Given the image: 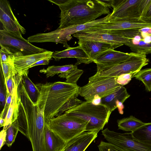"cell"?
<instances>
[{"mask_svg":"<svg viewBox=\"0 0 151 151\" xmlns=\"http://www.w3.org/2000/svg\"><path fill=\"white\" fill-rule=\"evenodd\" d=\"M134 77L143 83L147 91H151V68L140 70Z\"/></svg>","mask_w":151,"mask_h":151,"instance_id":"83f0119b","label":"cell"},{"mask_svg":"<svg viewBox=\"0 0 151 151\" xmlns=\"http://www.w3.org/2000/svg\"><path fill=\"white\" fill-rule=\"evenodd\" d=\"M83 71L78 68L69 72L60 74L59 76L60 78H65V82L69 83L77 84V82L82 74Z\"/></svg>","mask_w":151,"mask_h":151,"instance_id":"f546056e","label":"cell"},{"mask_svg":"<svg viewBox=\"0 0 151 151\" xmlns=\"http://www.w3.org/2000/svg\"><path fill=\"white\" fill-rule=\"evenodd\" d=\"M149 60L146 55L134 53L127 60L107 68L93 76L94 77H117L126 73L138 72L144 66L148 64Z\"/></svg>","mask_w":151,"mask_h":151,"instance_id":"9c48e42d","label":"cell"},{"mask_svg":"<svg viewBox=\"0 0 151 151\" xmlns=\"http://www.w3.org/2000/svg\"><path fill=\"white\" fill-rule=\"evenodd\" d=\"M141 36L134 39H129L125 45L129 47L132 52L146 55L151 53V42H147L142 39Z\"/></svg>","mask_w":151,"mask_h":151,"instance_id":"603a6c76","label":"cell"},{"mask_svg":"<svg viewBox=\"0 0 151 151\" xmlns=\"http://www.w3.org/2000/svg\"><path fill=\"white\" fill-rule=\"evenodd\" d=\"M65 112L87 122L86 131H96L98 132L102 130L108 123L111 113L103 104L95 105L91 101H82Z\"/></svg>","mask_w":151,"mask_h":151,"instance_id":"277c9868","label":"cell"},{"mask_svg":"<svg viewBox=\"0 0 151 151\" xmlns=\"http://www.w3.org/2000/svg\"><path fill=\"white\" fill-rule=\"evenodd\" d=\"M78 68L77 65L73 64L62 66H49L46 69L43 68L40 70L41 73L45 74L47 78L52 77L55 74L66 73Z\"/></svg>","mask_w":151,"mask_h":151,"instance_id":"4316f807","label":"cell"},{"mask_svg":"<svg viewBox=\"0 0 151 151\" xmlns=\"http://www.w3.org/2000/svg\"><path fill=\"white\" fill-rule=\"evenodd\" d=\"M45 138L46 151H62L67 143L50 129L46 123L45 125Z\"/></svg>","mask_w":151,"mask_h":151,"instance_id":"ffe728a7","label":"cell"},{"mask_svg":"<svg viewBox=\"0 0 151 151\" xmlns=\"http://www.w3.org/2000/svg\"><path fill=\"white\" fill-rule=\"evenodd\" d=\"M137 73L134 72L121 75L117 77V83L123 86L127 85L130 82L132 78L134 77Z\"/></svg>","mask_w":151,"mask_h":151,"instance_id":"e575fe53","label":"cell"},{"mask_svg":"<svg viewBox=\"0 0 151 151\" xmlns=\"http://www.w3.org/2000/svg\"><path fill=\"white\" fill-rule=\"evenodd\" d=\"M21 79V74L18 73L14 76L11 75L6 81H4L6 96L13 94L14 90L17 88Z\"/></svg>","mask_w":151,"mask_h":151,"instance_id":"f1b7e54d","label":"cell"},{"mask_svg":"<svg viewBox=\"0 0 151 151\" xmlns=\"http://www.w3.org/2000/svg\"><path fill=\"white\" fill-rule=\"evenodd\" d=\"M47 124L50 129L67 142L86 132L88 122L65 112L52 119Z\"/></svg>","mask_w":151,"mask_h":151,"instance_id":"5b68a950","label":"cell"},{"mask_svg":"<svg viewBox=\"0 0 151 151\" xmlns=\"http://www.w3.org/2000/svg\"><path fill=\"white\" fill-rule=\"evenodd\" d=\"M131 132L133 136L138 140L151 145V122L146 123L136 131Z\"/></svg>","mask_w":151,"mask_h":151,"instance_id":"484cf974","label":"cell"},{"mask_svg":"<svg viewBox=\"0 0 151 151\" xmlns=\"http://www.w3.org/2000/svg\"><path fill=\"white\" fill-rule=\"evenodd\" d=\"M4 83V79L1 68V80L0 90V101L1 106L4 109L6 101V90Z\"/></svg>","mask_w":151,"mask_h":151,"instance_id":"836d02e7","label":"cell"},{"mask_svg":"<svg viewBox=\"0 0 151 151\" xmlns=\"http://www.w3.org/2000/svg\"><path fill=\"white\" fill-rule=\"evenodd\" d=\"M0 45L7 47L13 53L23 56L44 52L47 50L33 45L22 36L9 32L5 29L0 30Z\"/></svg>","mask_w":151,"mask_h":151,"instance_id":"30bf717a","label":"cell"},{"mask_svg":"<svg viewBox=\"0 0 151 151\" xmlns=\"http://www.w3.org/2000/svg\"><path fill=\"white\" fill-rule=\"evenodd\" d=\"M28 72L29 69L24 70L21 73L22 80L29 97L36 104L39 96V91L36 85L28 77Z\"/></svg>","mask_w":151,"mask_h":151,"instance_id":"d4e9b609","label":"cell"},{"mask_svg":"<svg viewBox=\"0 0 151 151\" xmlns=\"http://www.w3.org/2000/svg\"><path fill=\"white\" fill-rule=\"evenodd\" d=\"M117 77H94L89 78L88 83L80 87L79 95L87 101H90L98 95L104 97L115 91L120 85L116 82Z\"/></svg>","mask_w":151,"mask_h":151,"instance_id":"52a82bcc","label":"cell"},{"mask_svg":"<svg viewBox=\"0 0 151 151\" xmlns=\"http://www.w3.org/2000/svg\"><path fill=\"white\" fill-rule=\"evenodd\" d=\"M130 96L126 88L121 86L112 93L102 98L101 104L106 106L112 112L117 108V101L123 103Z\"/></svg>","mask_w":151,"mask_h":151,"instance_id":"44dd1931","label":"cell"},{"mask_svg":"<svg viewBox=\"0 0 151 151\" xmlns=\"http://www.w3.org/2000/svg\"><path fill=\"white\" fill-rule=\"evenodd\" d=\"M5 122V119L0 118V127H4Z\"/></svg>","mask_w":151,"mask_h":151,"instance_id":"ee69618b","label":"cell"},{"mask_svg":"<svg viewBox=\"0 0 151 151\" xmlns=\"http://www.w3.org/2000/svg\"><path fill=\"white\" fill-rule=\"evenodd\" d=\"M36 85L39 91L36 104L43 112L47 123L83 101L77 98L80 87L77 84L57 81Z\"/></svg>","mask_w":151,"mask_h":151,"instance_id":"6da1fadb","label":"cell"},{"mask_svg":"<svg viewBox=\"0 0 151 151\" xmlns=\"http://www.w3.org/2000/svg\"><path fill=\"white\" fill-rule=\"evenodd\" d=\"M61 11L59 26L63 29L85 24L110 13L109 6L103 0H48Z\"/></svg>","mask_w":151,"mask_h":151,"instance_id":"7a4b0ae2","label":"cell"},{"mask_svg":"<svg viewBox=\"0 0 151 151\" xmlns=\"http://www.w3.org/2000/svg\"><path fill=\"white\" fill-rule=\"evenodd\" d=\"M0 63L9 62L14 60L15 58L23 56L20 53L13 52L8 47L0 45Z\"/></svg>","mask_w":151,"mask_h":151,"instance_id":"4dcf8cb0","label":"cell"},{"mask_svg":"<svg viewBox=\"0 0 151 151\" xmlns=\"http://www.w3.org/2000/svg\"><path fill=\"white\" fill-rule=\"evenodd\" d=\"M139 31L144 36H151V27H144L139 29Z\"/></svg>","mask_w":151,"mask_h":151,"instance_id":"60d3db41","label":"cell"},{"mask_svg":"<svg viewBox=\"0 0 151 151\" xmlns=\"http://www.w3.org/2000/svg\"><path fill=\"white\" fill-rule=\"evenodd\" d=\"M13 94H10L6 96V102L4 107L1 112L0 118L5 119L8 110L11 102Z\"/></svg>","mask_w":151,"mask_h":151,"instance_id":"74e56055","label":"cell"},{"mask_svg":"<svg viewBox=\"0 0 151 151\" xmlns=\"http://www.w3.org/2000/svg\"><path fill=\"white\" fill-rule=\"evenodd\" d=\"M98 147L99 151H124L111 143L102 141Z\"/></svg>","mask_w":151,"mask_h":151,"instance_id":"d590c367","label":"cell"},{"mask_svg":"<svg viewBox=\"0 0 151 151\" xmlns=\"http://www.w3.org/2000/svg\"><path fill=\"white\" fill-rule=\"evenodd\" d=\"M73 36L78 40L94 41L111 44L125 45L129 41V39L121 35L88 30L78 32Z\"/></svg>","mask_w":151,"mask_h":151,"instance_id":"5bb4252c","label":"cell"},{"mask_svg":"<svg viewBox=\"0 0 151 151\" xmlns=\"http://www.w3.org/2000/svg\"><path fill=\"white\" fill-rule=\"evenodd\" d=\"M96 131H86L68 142L62 151H85L97 137Z\"/></svg>","mask_w":151,"mask_h":151,"instance_id":"e0dca14e","label":"cell"},{"mask_svg":"<svg viewBox=\"0 0 151 151\" xmlns=\"http://www.w3.org/2000/svg\"><path fill=\"white\" fill-rule=\"evenodd\" d=\"M150 0H113V8L107 22L121 21L128 19H140Z\"/></svg>","mask_w":151,"mask_h":151,"instance_id":"8992f818","label":"cell"},{"mask_svg":"<svg viewBox=\"0 0 151 151\" xmlns=\"http://www.w3.org/2000/svg\"><path fill=\"white\" fill-rule=\"evenodd\" d=\"M52 57L56 61L59 60L62 58H75L77 61L75 65H77L84 63L89 64L93 62L85 51L79 46L75 47H70L60 51L53 52Z\"/></svg>","mask_w":151,"mask_h":151,"instance_id":"ac0fdd59","label":"cell"},{"mask_svg":"<svg viewBox=\"0 0 151 151\" xmlns=\"http://www.w3.org/2000/svg\"><path fill=\"white\" fill-rule=\"evenodd\" d=\"M53 52L46 51L36 54L16 57L14 60V65L19 74L24 70H28L30 67L38 61L44 58L52 56Z\"/></svg>","mask_w":151,"mask_h":151,"instance_id":"d6986e66","label":"cell"},{"mask_svg":"<svg viewBox=\"0 0 151 151\" xmlns=\"http://www.w3.org/2000/svg\"><path fill=\"white\" fill-rule=\"evenodd\" d=\"M134 53H125L111 49L101 53L93 62L97 65L96 73H99L107 68L127 60Z\"/></svg>","mask_w":151,"mask_h":151,"instance_id":"9a60e30c","label":"cell"},{"mask_svg":"<svg viewBox=\"0 0 151 151\" xmlns=\"http://www.w3.org/2000/svg\"><path fill=\"white\" fill-rule=\"evenodd\" d=\"M52 58V56H50L41 60L31 66L29 68L40 65H47L49 63Z\"/></svg>","mask_w":151,"mask_h":151,"instance_id":"f35d334b","label":"cell"},{"mask_svg":"<svg viewBox=\"0 0 151 151\" xmlns=\"http://www.w3.org/2000/svg\"><path fill=\"white\" fill-rule=\"evenodd\" d=\"M19 131L16 121L13 122L6 130V144L11 147L14 142Z\"/></svg>","mask_w":151,"mask_h":151,"instance_id":"1f68e13d","label":"cell"},{"mask_svg":"<svg viewBox=\"0 0 151 151\" xmlns=\"http://www.w3.org/2000/svg\"><path fill=\"white\" fill-rule=\"evenodd\" d=\"M123 103L122 102L119 101H117L116 103L118 111L121 114H123L124 113L123 109L124 108V106Z\"/></svg>","mask_w":151,"mask_h":151,"instance_id":"7bdbcfd3","label":"cell"},{"mask_svg":"<svg viewBox=\"0 0 151 151\" xmlns=\"http://www.w3.org/2000/svg\"><path fill=\"white\" fill-rule=\"evenodd\" d=\"M0 21L3 28L9 32L20 36L26 32L13 13L9 2L6 0L0 1Z\"/></svg>","mask_w":151,"mask_h":151,"instance_id":"4fadbf2b","label":"cell"},{"mask_svg":"<svg viewBox=\"0 0 151 151\" xmlns=\"http://www.w3.org/2000/svg\"><path fill=\"white\" fill-rule=\"evenodd\" d=\"M18 101L17 88L14 91L12 101L5 119V122L3 129L6 130L12 123L17 120L19 111Z\"/></svg>","mask_w":151,"mask_h":151,"instance_id":"7402d4cb","label":"cell"},{"mask_svg":"<svg viewBox=\"0 0 151 151\" xmlns=\"http://www.w3.org/2000/svg\"><path fill=\"white\" fill-rule=\"evenodd\" d=\"M118 129L133 132L145 125L143 122L132 115L117 120Z\"/></svg>","mask_w":151,"mask_h":151,"instance_id":"cb8c5ba5","label":"cell"},{"mask_svg":"<svg viewBox=\"0 0 151 151\" xmlns=\"http://www.w3.org/2000/svg\"><path fill=\"white\" fill-rule=\"evenodd\" d=\"M110 14V13L103 18L85 24L74 25L63 29L58 28L50 32L41 33L39 36L40 40L41 42L60 43L67 48L70 47L67 42L71 39V35L88 30L97 24L107 22Z\"/></svg>","mask_w":151,"mask_h":151,"instance_id":"ba28073f","label":"cell"},{"mask_svg":"<svg viewBox=\"0 0 151 151\" xmlns=\"http://www.w3.org/2000/svg\"><path fill=\"white\" fill-rule=\"evenodd\" d=\"M18 117L28 126L33 151H46L42 111L31 100H26L19 104Z\"/></svg>","mask_w":151,"mask_h":151,"instance_id":"3957f363","label":"cell"},{"mask_svg":"<svg viewBox=\"0 0 151 151\" xmlns=\"http://www.w3.org/2000/svg\"><path fill=\"white\" fill-rule=\"evenodd\" d=\"M6 130L3 129L0 132V150L6 144Z\"/></svg>","mask_w":151,"mask_h":151,"instance_id":"ab89813d","label":"cell"},{"mask_svg":"<svg viewBox=\"0 0 151 151\" xmlns=\"http://www.w3.org/2000/svg\"><path fill=\"white\" fill-rule=\"evenodd\" d=\"M90 101H91L93 104L95 105H98L101 104V98L98 95H96L94 96L93 99Z\"/></svg>","mask_w":151,"mask_h":151,"instance_id":"b9f144b4","label":"cell"},{"mask_svg":"<svg viewBox=\"0 0 151 151\" xmlns=\"http://www.w3.org/2000/svg\"><path fill=\"white\" fill-rule=\"evenodd\" d=\"M151 27V22L140 19H131L116 22H106L97 24L88 30L101 32Z\"/></svg>","mask_w":151,"mask_h":151,"instance_id":"7c38bea8","label":"cell"},{"mask_svg":"<svg viewBox=\"0 0 151 151\" xmlns=\"http://www.w3.org/2000/svg\"><path fill=\"white\" fill-rule=\"evenodd\" d=\"M146 41L148 42H151V36H147L146 37Z\"/></svg>","mask_w":151,"mask_h":151,"instance_id":"f6af8a7d","label":"cell"},{"mask_svg":"<svg viewBox=\"0 0 151 151\" xmlns=\"http://www.w3.org/2000/svg\"><path fill=\"white\" fill-rule=\"evenodd\" d=\"M101 133L108 142L124 151H151V145L138 140L131 132L120 133L106 128Z\"/></svg>","mask_w":151,"mask_h":151,"instance_id":"8fae6325","label":"cell"},{"mask_svg":"<svg viewBox=\"0 0 151 151\" xmlns=\"http://www.w3.org/2000/svg\"><path fill=\"white\" fill-rule=\"evenodd\" d=\"M140 19L145 21L151 22V0L145 7Z\"/></svg>","mask_w":151,"mask_h":151,"instance_id":"8d00e7d4","label":"cell"},{"mask_svg":"<svg viewBox=\"0 0 151 151\" xmlns=\"http://www.w3.org/2000/svg\"><path fill=\"white\" fill-rule=\"evenodd\" d=\"M78 44L93 62L97 57L101 53L109 50H114L123 45L94 41L81 40H79Z\"/></svg>","mask_w":151,"mask_h":151,"instance_id":"2e32d148","label":"cell"},{"mask_svg":"<svg viewBox=\"0 0 151 151\" xmlns=\"http://www.w3.org/2000/svg\"><path fill=\"white\" fill-rule=\"evenodd\" d=\"M4 81H6L11 76H14L18 73L15 68L14 61L4 63H0Z\"/></svg>","mask_w":151,"mask_h":151,"instance_id":"d6a6232c","label":"cell"}]
</instances>
